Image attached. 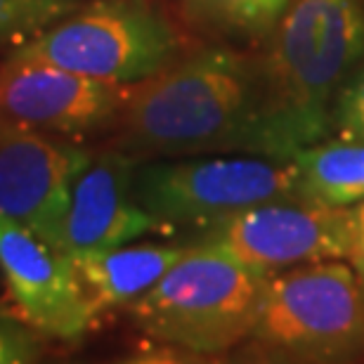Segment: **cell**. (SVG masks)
Returning a JSON list of instances; mask_svg holds the SVG:
<instances>
[{"instance_id": "obj_1", "label": "cell", "mask_w": 364, "mask_h": 364, "mask_svg": "<svg viewBox=\"0 0 364 364\" xmlns=\"http://www.w3.org/2000/svg\"><path fill=\"white\" fill-rule=\"evenodd\" d=\"M119 123L128 147L151 156L296 154L265 55L228 48L173 60L130 85Z\"/></svg>"}, {"instance_id": "obj_2", "label": "cell", "mask_w": 364, "mask_h": 364, "mask_svg": "<svg viewBox=\"0 0 364 364\" xmlns=\"http://www.w3.org/2000/svg\"><path fill=\"white\" fill-rule=\"evenodd\" d=\"M362 60V0H291L265 62L296 151L324 140L333 100Z\"/></svg>"}, {"instance_id": "obj_3", "label": "cell", "mask_w": 364, "mask_h": 364, "mask_svg": "<svg viewBox=\"0 0 364 364\" xmlns=\"http://www.w3.org/2000/svg\"><path fill=\"white\" fill-rule=\"evenodd\" d=\"M267 277L213 244L189 246L128 310L151 341L199 355L228 353L249 341Z\"/></svg>"}, {"instance_id": "obj_4", "label": "cell", "mask_w": 364, "mask_h": 364, "mask_svg": "<svg viewBox=\"0 0 364 364\" xmlns=\"http://www.w3.org/2000/svg\"><path fill=\"white\" fill-rule=\"evenodd\" d=\"M249 343L270 360H362L364 296L350 263L322 260L267 277Z\"/></svg>"}, {"instance_id": "obj_5", "label": "cell", "mask_w": 364, "mask_h": 364, "mask_svg": "<svg viewBox=\"0 0 364 364\" xmlns=\"http://www.w3.org/2000/svg\"><path fill=\"white\" fill-rule=\"evenodd\" d=\"M178 48L176 28L147 0H97L53 21L10 57L135 85L176 60Z\"/></svg>"}, {"instance_id": "obj_6", "label": "cell", "mask_w": 364, "mask_h": 364, "mask_svg": "<svg viewBox=\"0 0 364 364\" xmlns=\"http://www.w3.org/2000/svg\"><path fill=\"white\" fill-rule=\"evenodd\" d=\"M135 194L159 225L215 228L260 203L298 199V187L291 161L256 154H199L137 166Z\"/></svg>"}, {"instance_id": "obj_7", "label": "cell", "mask_w": 364, "mask_h": 364, "mask_svg": "<svg viewBox=\"0 0 364 364\" xmlns=\"http://www.w3.org/2000/svg\"><path fill=\"white\" fill-rule=\"evenodd\" d=\"M353 239V206L270 201L218 223L206 244L263 274L296 265L346 260Z\"/></svg>"}, {"instance_id": "obj_8", "label": "cell", "mask_w": 364, "mask_h": 364, "mask_svg": "<svg viewBox=\"0 0 364 364\" xmlns=\"http://www.w3.org/2000/svg\"><path fill=\"white\" fill-rule=\"evenodd\" d=\"M128 88L53 64L7 57L0 67V126L57 137L81 135L119 121Z\"/></svg>"}, {"instance_id": "obj_9", "label": "cell", "mask_w": 364, "mask_h": 364, "mask_svg": "<svg viewBox=\"0 0 364 364\" xmlns=\"http://www.w3.org/2000/svg\"><path fill=\"white\" fill-rule=\"evenodd\" d=\"M90 156L57 135L0 126V215L57 246L71 187Z\"/></svg>"}, {"instance_id": "obj_10", "label": "cell", "mask_w": 364, "mask_h": 364, "mask_svg": "<svg viewBox=\"0 0 364 364\" xmlns=\"http://www.w3.org/2000/svg\"><path fill=\"white\" fill-rule=\"evenodd\" d=\"M0 270L33 331L76 341L90 329L95 315L69 253L5 215H0Z\"/></svg>"}, {"instance_id": "obj_11", "label": "cell", "mask_w": 364, "mask_h": 364, "mask_svg": "<svg viewBox=\"0 0 364 364\" xmlns=\"http://www.w3.org/2000/svg\"><path fill=\"white\" fill-rule=\"evenodd\" d=\"M135 168V159L126 151L90 156L71 187L57 249L69 256L112 249L159 228L156 218L137 201Z\"/></svg>"}, {"instance_id": "obj_12", "label": "cell", "mask_w": 364, "mask_h": 364, "mask_svg": "<svg viewBox=\"0 0 364 364\" xmlns=\"http://www.w3.org/2000/svg\"><path fill=\"white\" fill-rule=\"evenodd\" d=\"M189 246H112L71 253V263L92 315L135 303L144 296Z\"/></svg>"}, {"instance_id": "obj_13", "label": "cell", "mask_w": 364, "mask_h": 364, "mask_svg": "<svg viewBox=\"0 0 364 364\" xmlns=\"http://www.w3.org/2000/svg\"><path fill=\"white\" fill-rule=\"evenodd\" d=\"M291 164L301 201L341 208L364 201V142H317L298 149Z\"/></svg>"}, {"instance_id": "obj_14", "label": "cell", "mask_w": 364, "mask_h": 364, "mask_svg": "<svg viewBox=\"0 0 364 364\" xmlns=\"http://www.w3.org/2000/svg\"><path fill=\"white\" fill-rule=\"evenodd\" d=\"M208 19L249 33L272 31L291 0H189Z\"/></svg>"}, {"instance_id": "obj_15", "label": "cell", "mask_w": 364, "mask_h": 364, "mask_svg": "<svg viewBox=\"0 0 364 364\" xmlns=\"http://www.w3.org/2000/svg\"><path fill=\"white\" fill-rule=\"evenodd\" d=\"M69 10L71 0H0V46H21Z\"/></svg>"}, {"instance_id": "obj_16", "label": "cell", "mask_w": 364, "mask_h": 364, "mask_svg": "<svg viewBox=\"0 0 364 364\" xmlns=\"http://www.w3.org/2000/svg\"><path fill=\"white\" fill-rule=\"evenodd\" d=\"M329 130L343 140L364 142V60L346 78L343 88L333 100Z\"/></svg>"}, {"instance_id": "obj_17", "label": "cell", "mask_w": 364, "mask_h": 364, "mask_svg": "<svg viewBox=\"0 0 364 364\" xmlns=\"http://www.w3.org/2000/svg\"><path fill=\"white\" fill-rule=\"evenodd\" d=\"M41 358L28 324L0 312V364H26Z\"/></svg>"}, {"instance_id": "obj_18", "label": "cell", "mask_w": 364, "mask_h": 364, "mask_svg": "<svg viewBox=\"0 0 364 364\" xmlns=\"http://www.w3.org/2000/svg\"><path fill=\"white\" fill-rule=\"evenodd\" d=\"M346 260L350 263L355 279H358V287L364 296V201L353 206V239Z\"/></svg>"}]
</instances>
